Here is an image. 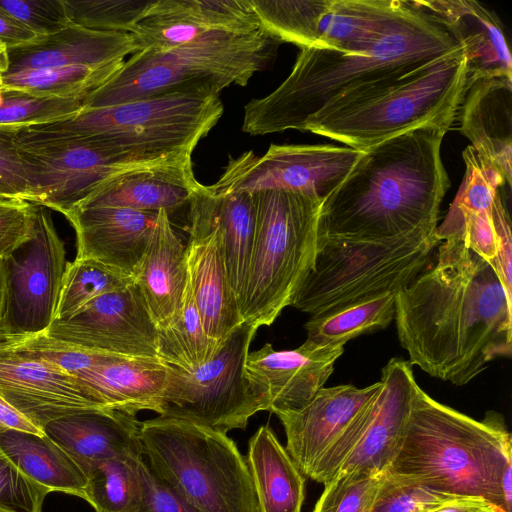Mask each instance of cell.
<instances>
[{"label":"cell","mask_w":512,"mask_h":512,"mask_svg":"<svg viewBox=\"0 0 512 512\" xmlns=\"http://www.w3.org/2000/svg\"><path fill=\"white\" fill-rule=\"evenodd\" d=\"M396 293L395 322L409 363L463 386L512 352V297L490 263L456 238Z\"/></svg>","instance_id":"1"},{"label":"cell","mask_w":512,"mask_h":512,"mask_svg":"<svg viewBox=\"0 0 512 512\" xmlns=\"http://www.w3.org/2000/svg\"><path fill=\"white\" fill-rule=\"evenodd\" d=\"M406 1L405 12L390 31L363 52L301 49L289 76L270 94L244 106L242 131L253 136L303 131L320 111L461 48L435 19Z\"/></svg>","instance_id":"2"},{"label":"cell","mask_w":512,"mask_h":512,"mask_svg":"<svg viewBox=\"0 0 512 512\" xmlns=\"http://www.w3.org/2000/svg\"><path fill=\"white\" fill-rule=\"evenodd\" d=\"M448 130L428 125L366 150L324 199L318 237L377 240L436 229L450 187L440 152Z\"/></svg>","instance_id":"3"},{"label":"cell","mask_w":512,"mask_h":512,"mask_svg":"<svg viewBox=\"0 0 512 512\" xmlns=\"http://www.w3.org/2000/svg\"><path fill=\"white\" fill-rule=\"evenodd\" d=\"M512 438L503 416L473 419L418 385L401 449L390 470L459 497L481 498L507 512L501 479L512 466Z\"/></svg>","instance_id":"4"},{"label":"cell","mask_w":512,"mask_h":512,"mask_svg":"<svg viewBox=\"0 0 512 512\" xmlns=\"http://www.w3.org/2000/svg\"><path fill=\"white\" fill-rule=\"evenodd\" d=\"M219 95L175 92L108 106L82 108L8 138L21 142L83 140L136 162L191 160L199 141L223 114Z\"/></svg>","instance_id":"5"},{"label":"cell","mask_w":512,"mask_h":512,"mask_svg":"<svg viewBox=\"0 0 512 512\" xmlns=\"http://www.w3.org/2000/svg\"><path fill=\"white\" fill-rule=\"evenodd\" d=\"M281 44L264 29L221 32L168 49H142L125 60L82 108H94L175 92L219 95L232 85L245 86L264 69Z\"/></svg>","instance_id":"6"},{"label":"cell","mask_w":512,"mask_h":512,"mask_svg":"<svg viewBox=\"0 0 512 512\" xmlns=\"http://www.w3.org/2000/svg\"><path fill=\"white\" fill-rule=\"evenodd\" d=\"M466 89V57L461 47L343 107L314 116L303 131L366 151L424 126L450 129Z\"/></svg>","instance_id":"7"},{"label":"cell","mask_w":512,"mask_h":512,"mask_svg":"<svg viewBox=\"0 0 512 512\" xmlns=\"http://www.w3.org/2000/svg\"><path fill=\"white\" fill-rule=\"evenodd\" d=\"M256 222L244 291L243 322L270 326L312 271L323 199L285 190L254 193Z\"/></svg>","instance_id":"8"},{"label":"cell","mask_w":512,"mask_h":512,"mask_svg":"<svg viewBox=\"0 0 512 512\" xmlns=\"http://www.w3.org/2000/svg\"><path fill=\"white\" fill-rule=\"evenodd\" d=\"M152 472L200 512H259L252 478L227 434L175 418L140 423Z\"/></svg>","instance_id":"9"},{"label":"cell","mask_w":512,"mask_h":512,"mask_svg":"<svg viewBox=\"0 0 512 512\" xmlns=\"http://www.w3.org/2000/svg\"><path fill=\"white\" fill-rule=\"evenodd\" d=\"M436 229L387 239L319 236L315 264L292 307L325 314L385 293H397L430 264Z\"/></svg>","instance_id":"10"},{"label":"cell","mask_w":512,"mask_h":512,"mask_svg":"<svg viewBox=\"0 0 512 512\" xmlns=\"http://www.w3.org/2000/svg\"><path fill=\"white\" fill-rule=\"evenodd\" d=\"M258 328L243 322L214 357L193 370L167 364L160 416L175 418L224 434L245 429L262 411L246 375L249 347Z\"/></svg>","instance_id":"11"},{"label":"cell","mask_w":512,"mask_h":512,"mask_svg":"<svg viewBox=\"0 0 512 512\" xmlns=\"http://www.w3.org/2000/svg\"><path fill=\"white\" fill-rule=\"evenodd\" d=\"M1 260L5 294L0 341L45 333L55 320L67 265L65 244L46 208L36 207L31 236Z\"/></svg>","instance_id":"12"},{"label":"cell","mask_w":512,"mask_h":512,"mask_svg":"<svg viewBox=\"0 0 512 512\" xmlns=\"http://www.w3.org/2000/svg\"><path fill=\"white\" fill-rule=\"evenodd\" d=\"M364 153L331 144H272L260 157L252 151L230 157L218 181L207 187L214 195L285 190L324 200Z\"/></svg>","instance_id":"13"},{"label":"cell","mask_w":512,"mask_h":512,"mask_svg":"<svg viewBox=\"0 0 512 512\" xmlns=\"http://www.w3.org/2000/svg\"><path fill=\"white\" fill-rule=\"evenodd\" d=\"M10 140L28 173V202L63 215L115 176L160 165L136 162L83 140Z\"/></svg>","instance_id":"14"},{"label":"cell","mask_w":512,"mask_h":512,"mask_svg":"<svg viewBox=\"0 0 512 512\" xmlns=\"http://www.w3.org/2000/svg\"><path fill=\"white\" fill-rule=\"evenodd\" d=\"M45 334L91 352L159 359L157 328L135 282L93 299L67 319H55Z\"/></svg>","instance_id":"15"},{"label":"cell","mask_w":512,"mask_h":512,"mask_svg":"<svg viewBox=\"0 0 512 512\" xmlns=\"http://www.w3.org/2000/svg\"><path fill=\"white\" fill-rule=\"evenodd\" d=\"M189 207V239L185 247L189 284L205 333L218 351L243 320L227 278L221 237L210 212L205 185Z\"/></svg>","instance_id":"16"},{"label":"cell","mask_w":512,"mask_h":512,"mask_svg":"<svg viewBox=\"0 0 512 512\" xmlns=\"http://www.w3.org/2000/svg\"><path fill=\"white\" fill-rule=\"evenodd\" d=\"M344 352L343 344L316 345L306 340L292 350L266 343L248 353L245 369L262 411L274 414L303 407L324 387Z\"/></svg>","instance_id":"17"},{"label":"cell","mask_w":512,"mask_h":512,"mask_svg":"<svg viewBox=\"0 0 512 512\" xmlns=\"http://www.w3.org/2000/svg\"><path fill=\"white\" fill-rule=\"evenodd\" d=\"M0 396L43 431L53 420L99 407L74 375L0 341Z\"/></svg>","instance_id":"18"},{"label":"cell","mask_w":512,"mask_h":512,"mask_svg":"<svg viewBox=\"0 0 512 512\" xmlns=\"http://www.w3.org/2000/svg\"><path fill=\"white\" fill-rule=\"evenodd\" d=\"M380 382L371 400L367 430L336 475L386 473L401 449L418 386L412 365L403 358L390 359L382 369Z\"/></svg>","instance_id":"19"},{"label":"cell","mask_w":512,"mask_h":512,"mask_svg":"<svg viewBox=\"0 0 512 512\" xmlns=\"http://www.w3.org/2000/svg\"><path fill=\"white\" fill-rule=\"evenodd\" d=\"M466 170L461 187L444 221L437 226L440 241L456 238L492 264L498 252L497 220L508 210L505 189L511 188L471 146L463 152Z\"/></svg>","instance_id":"20"},{"label":"cell","mask_w":512,"mask_h":512,"mask_svg":"<svg viewBox=\"0 0 512 512\" xmlns=\"http://www.w3.org/2000/svg\"><path fill=\"white\" fill-rule=\"evenodd\" d=\"M64 216L75 230L76 258L98 261L134 280L158 212L100 206L75 208Z\"/></svg>","instance_id":"21"},{"label":"cell","mask_w":512,"mask_h":512,"mask_svg":"<svg viewBox=\"0 0 512 512\" xmlns=\"http://www.w3.org/2000/svg\"><path fill=\"white\" fill-rule=\"evenodd\" d=\"M380 386L378 381L363 388L322 387L300 409L275 414L285 430V448L305 477Z\"/></svg>","instance_id":"22"},{"label":"cell","mask_w":512,"mask_h":512,"mask_svg":"<svg viewBox=\"0 0 512 512\" xmlns=\"http://www.w3.org/2000/svg\"><path fill=\"white\" fill-rule=\"evenodd\" d=\"M443 26L466 57L467 86L477 79L512 77V62L502 22L474 0L412 1Z\"/></svg>","instance_id":"23"},{"label":"cell","mask_w":512,"mask_h":512,"mask_svg":"<svg viewBox=\"0 0 512 512\" xmlns=\"http://www.w3.org/2000/svg\"><path fill=\"white\" fill-rule=\"evenodd\" d=\"M139 51L131 33L105 32L75 23L7 47L8 69L18 72L76 65H103Z\"/></svg>","instance_id":"24"},{"label":"cell","mask_w":512,"mask_h":512,"mask_svg":"<svg viewBox=\"0 0 512 512\" xmlns=\"http://www.w3.org/2000/svg\"><path fill=\"white\" fill-rule=\"evenodd\" d=\"M456 119L474 151L511 187L512 77L481 78L468 84Z\"/></svg>","instance_id":"25"},{"label":"cell","mask_w":512,"mask_h":512,"mask_svg":"<svg viewBox=\"0 0 512 512\" xmlns=\"http://www.w3.org/2000/svg\"><path fill=\"white\" fill-rule=\"evenodd\" d=\"M203 186L194 176L191 160L141 167L110 179L76 208L120 207L170 214L189 204Z\"/></svg>","instance_id":"26"},{"label":"cell","mask_w":512,"mask_h":512,"mask_svg":"<svg viewBox=\"0 0 512 512\" xmlns=\"http://www.w3.org/2000/svg\"><path fill=\"white\" fill-rule=\"evenodd\" d=\"M136 416L112 409H90L60 417L43 432L84 471L95 462L142 455Z\"/></svg>","instance_id":"27"},{"label":"cell","mask_w":512,"mask_h":512,"mask_svg":"<svg viewBox=\"0 0 512 512\" xmlns=\"http://www.w3.org/2000/svg\"><path fill=\"white\" fill-rule=\"evenodd\" d=\"M188 281L185 247L169 214L161 210L134 275L157 330L170 327L179 319Z\"/></svg>","instance_id":"28"},{"label":"cell","mask_w":512,"mask_h":512,"mask_svg":"<svg viewBox=\"0 0 512 512\" xmlns=\"http://www.w3.org/2000/svg\"><path fill=\"white\" fill-rule=\"evenodd\" d=\"M167 373L160 359L115 356L74 376L99 407L136 416L142 410L160 414Z\"/></svg>","instance_id":"29"},{"label":"cell","mask_w":512,"mask_h":512,"mask_svg":"<svg viewBox=\"0 0 512 512\" xmlns=\"http://www.w3.org/2000/svg\"><path fill=\"white\" fill-rule=\"evenodd\" d=\"M246 462L259 512H302L306 477L268 424L250 438Z\"/></svg>","instance_id":"30"},{"label":"cell","mask_w":512,"mask_h":512,"mask_svg":"<svg viewBox=\"0 0 512 512\" xmlns=\"http://www.w3.org/2000/svg\"><path fill=\"white\" fill-rule=\"evenodd\" d=\"M406 8V0H331L315 47L363 52L390 31Z\"/></svg>","instance_id":"31"},{"label":"cell","mask_w":512,"mask_h":512,"mask_svg":"<svg viewBox=\"0 0 512 512\" xmlns=\"http://www.w3.org/2000/svg\"><path fill=\"white\" fill-rule=\"evenodd\" d=\"M0 449L22 474L48 493L58 491L85 499L84 471L45 434L0 432Z\"/></svg>","instance_id":"32"},{"label":"cell","mask_w":512,"mask_h":512,"mask_svg":"<svg viewBox=\"0 0 512 512\" xmlns=\"http://www.w3.org/2000/svg\"><path fill=\"white\" fill-rule=\"evenodd\" d=\"M207 200L220 233L227 278L239 307L254 241L255 195L245 191L214 195L207 187Z\"/></svg>","instance_id":"33"},{"label":"cell","mask_w":512,"mask_h":512,"mask_svg":"<svg viewBox=\"0 0 512 512\" xmlns=\"http://www.w3.org/2000/svg\"><path fill=\"white\" fill-rule=\"evenodd\" d=\"M125 60L103 65H76L0 75L3 92H17L35 97L84 99L110 79Z\"/></svg>","instance_id":"34"},{"label":"cell","mask_w":512,"mask_h":512,"mask_svg":"<svg viewBox=\"0 0 512 512\" xmlns=\"http://www.w3.org/2000/svg\"><path fill=\"white\" fill-rule=\"evenodd\" d=\"M145 470L143 455L95 462L84 470L85 500L96 512H136L144 496Z\"/></svg>","instance_id":"35"},{"label":"cell","mask_w":512,"mask_h":512,"mask_svg":"<svg viewBox=\"0 0 512 512\" xmlns=\"http://www.w3.org/2000/svg\"><path fill=\"white\" fill-rule=\"evenodd\" d=\"M396 293H385L343 308L311 316L305 323L308 341L320 345L343 344L360 335L383 330L395 317Z\"/></svg>","instance_id":"36"},{"label":"cell","mask_w":512,"mask_h":512,"mask_svg":"<svg viewBox=\"0 0 512 512\" xmlns=\"http://www.w3.org/2000/svg\"><path fill=\"white\" fill-rule=\"evenodd\" d=\"M147 16L239 34L253 33L261 28L251 0H156Z\"/></svg>","instance_id":"37"},{"label":"cell","mask_w":512,"mask_h":512,"mask_svg":"<svg viewBox=\"0 0 512 512\" xmlns=\"http://www.w3.org/2000/svg\"><path fill=\"white\" fill-rule=\"evenodd\" d=\"M261 28L301 49L318 45L319 24L331 0H251Z\"/></svg>","instance_id":"38"},{"label":"cell","mask_w":512,"mask_h":512,"mask_svg":"<svg viewBox=\"0 0 512 512\" xmlns=\"http://www.w3.org/2000/svg\"><path fill=\"white\" fill-rule=\"evenodd\" d=\"M216 352L205 333L188 281L179 319L174 325L157 330V356L166 364L193 370L211 360Z\"/></svg>","instance_id":"39"},{"label":"cell","mask_w":512,"mask_h":512,"mask_svg":"<svg viewBox=\"0 0 512 512\" xmlns=\"http://www.w3.org/2000/svg\"><path fill=\"white\" fill-rule=\"evenodd\" d=\"M133 278L92 259L67 262L55 319H67L93 299L127 287Z\"/></svg>","instance_id":"40"},{"label":"cell","mask_w":512,"mask_h":512,"mask_svg":"<svg viewBox=\"0 0 512 512\" xmlns=\"http://www.w3.org/2000/svg\"><path fill=\"white\" fill-rule=\"evenodd\" d=\"M156 0H63L70 22L85 28L131 33Z\"/></svg>","instance_id":"41"},{"label":"cell","mask_w":512,"mask_h":512,"mask_svg":"<svg viewBox=\"0 0 512 512\" xmlns=\"http://www.w3.org/2000/svg\"><path fill=\"white\" fill-rule=\"evenodd\" d=\"M82 107V99L44 98L4 92V102L0 108V135L10 136L29 126L67 118Z\"/></svg>","instance_id":"42"},{"label":"cell","mask_w":512,"mask_h":512,"mask_svg":"<svg viewBox=\"0 0 512 512\" xmlns=\"http://www.w3.org/2000/svg\"><path fill=\"white\" fill-rule=\"evenodd\" d=\"M464 498L436 490L418 479L387 471L371 512H431Z\"/></svg>","instance_id":"43"},{"label":"cell","mask_w":512,"mask_h":512,"mask_svg":"<svg viewBox=\"0 0 512 512\" xmlns=\"http://www.w3.org/2000/svg\"><path fill=\"white\" fill-rule=\"evenodd\" d=\"M386 473L336 475L324 484L312 512H371Z\"/></svg>","instance_id":"44"},{"label":"cell","mask_w":512,"mask_h":512,"mask_svg":"<svg viewBox=\"0 0 512 512\" xmlns=\"http://www.w3.org/2000/svg\"><path fill=\"white\" fill-rule=\"evenodd\" d=\"M5 343L17 352L52 364L72 375L117 356L91 352L45 333Z\"/></svg>","instance_id":"45"},{"label":"cell","mask_w":512,"mask_h":512,"mask_svg":"<svg viewBox=\"0 0 512 512\" xmlns=\"http://www.w3.org/2000/svg\"><path fill=\"white\" fill-rule=\"evenodd\" d=\"M48 492L22 474L0 449V508L41 512Z\"/></svg>","instance_id":"46"},{"label":"cell","mask_w":512,"mask_h":512,"mask_svg":"<svg viewBox=\"0 0 512 512\" xmlns=\"http://www.w3.org/2000/svg\"><path fill=\"white\" fill-rule=\"evenodd\" d=\"M0 11L35 35L52 33L70 23L63 0H0Z\"/></svg>","instance_id":"47"},{"label":"cell","mask_w":512,"mask_h":512,"mask_svg":"<svg viewBox=\"0 0 512 512\" xmlns=\"http://www.w3.org/2000/svg\"><path fill=\"white\" fill-rule=\"evenodd\" d=\"M36 205L13 198H0V259L7 258L33 232Z\"/></svg>","instance_id":"48"},{"label":"cell","mask_w":512,"mask_h":512,"mask_svg":"<svg viewBox=\"0 0 512 512\" xmlns=\"http://www.w3.org/2000/svg\"><path fill=\"white\" fill-rule=\"evenodd\" d=\"M29 194L26 167L11 140L0 135V198L28 201Z\"/></svg>","instance_id":"49"},{"label":"cell","mask_w":512,"mask_h":512,"mask_svg":"<svg viewBox=\"0 0 512 512\" xmlns=\"http://www.w3.org/2000/svg\"><path fill=\"white\" fill-rule=\"evenodd\" d=\"M136 512L200 511L189 504L165 481L155 475L146 463L144 496L142 503Z\"/></svg>","instance_id":"50"},{"label":"cell","mask_w":512,"mask_h":512,"mask_svg":"<svg viewBox=\"0 0 512 512\" xmlns=\"http://www.w3.org/2000/svg\"><path fill=\"white\" fill-rule=\"evenodd\" d=\"M18 430L42 435L44 432L0 396V432Z\"/></svg>","instance_id":"51"},{"label":"cell","mask_w":512,"mask_h":512,"mask_svg":"<svg viewBox=\"0 0 512 512\" xmlns=\"http://www.w3.org/2000/svg\"><path fill=\"white\" fill-rule=\"evenodd\" d=\"M36 35L0 11V41L7 47L27 41Z\"/></svg>","instance_id":"52"},{"label":"cell","mask_w":512,"mask_h":512,"mask_svg":"<svg viewBox=\"0 0 512 512\" xmlns=\"http://www.w3.org/2000/svg\"><path fill=\"white\" fill-rule=\"evenodd\" d=\"M431 512H497L496 509L481 498L464 497L448 502Z\"/></svg>","instance_id":"53"},{"label":"cell","mask_w":512,"mask_h":512,"mask_svg":"<svg viewBox=\"0 0 512 512\" xmlns=\"http://www.w3.org/2000/svg\"><path fill=\"white\" fill-rule=\"evenodd\" d=\"M4 294H5V279L2 260L0 259V322L4 306Z\"/></svg>","instance_id":"54"},{"label":"cell","mask_w":512,"mask_h":512,"mask_svg":"<svg viewBox=\"0 0 512 512\" xmlns=\"http://www.w3.org/2000/svg\"><path fill=\"white\" fill-rule=\"evenodd\" d=\"M3 102H4V92L0 86V108L2 107L3 105Z\"/></svg>","instance_id":"55"},{"label":"cell","mask_w":512,"mask_h":512,"mask_svg":"<svg viewBox=\"0 0 512 512\" xmlns=\"http://www.w3.org/2000/svg\"><path fill=\"white\" fill-rule=\"evenodd\" d=\"M0 512H11V511L0 508Z\"/></svg>","instance_id":"56"}]
</instances>
